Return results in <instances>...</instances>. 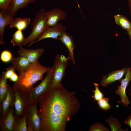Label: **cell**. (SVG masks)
<instances>
[{
  "label": "cell",
  "instance_id": "e0dca14e",
  "mask_svg": "<svg viewBox=\"0 0 131 131\" xmlns=\"http://www.w3.org/2000/svg\"><path fill=\"white\" fill-rule=\"evenodd\" d=\"M14 18L8 14L6 11L0 10V44H5L4 41L3 36L4 30L6 26L10 25L13 21Z\"/></svg>",
  "mask_w": 131,
  "mask_h": 131
},
{
  "label": "cell",
  "instance_id": "4fadbf2b",
  "mask_svg": "<svg viewBox=\"0 0 131 131\" xmlns=\"http://www.w3.org/2000/svg\"><path fill=\"white\" fill-rule=\"evenodd\" d=\"M127 68L123 67L120 70L113 71L105 76H103L100 82L102 86L106 87L107 85L117 80L121 82L123 79L124 76L127 73Z\"/></svg>",
  "mask_w": 131,
  "mask_h": 131
},
{
  "label": "cell",
  "instance_id": "484cf974",
  "mask_svg": "<svg viewBox=\"0 0 131 131\" xmlns=\"http://www.w3.org/2000/svg\"><path fill=\"white\" fill-rule=\"evenodd\" d=\"M94 84L95 89V90L92 91L93 94L92 97L94 101L97 102L103 98L104 95L99 89V84L96 83H94Z\"/></svg>",
  "mask_w": 131,
  "mask_h": 131
},
{
  "label": "cell",
  "instance_id": "52a82bcc",
  "mask_svg": "<svg viewBox=\"0 0 131 131\" xmlns=\"http://www.w3.org/2000/svg\"><path fill=\"white\" fill-rule=\"evenodd\" d=\"M37 103L28 104L26 111L27 125L30 126L34 131H40V119Z\"/></svg>",
  "mask_w": 131,
  "mask_h": 131
},
{
  "label": "cell",
  "instance_id": "d6986e66",
  "mask_svg": "<svg viewBox=\"0 0 131 131\" xmlns=\"http://www.w3.org/2000/svg\"><path fill=\"white\" fill-rule=\"evenodd\" d=\"M31 18L26 17L21 18L20 17L14 18L12 23L10 25V28H15L21 31L25 30L30 24Z\"/></svg>",
  "mask_w": 131,
  "mask_h": 131
},
{
  "label": "cell",
  "instance_id": "7402d4cb",
  "mask_svg": "<svg viewBox=\"0 0 131 131\" xmlns=\"http://www.w3.org/2000/svg\"><path fill=\"white\" fill-rule=\"evenodd\" d=\"M25 39L22 31L17 29L12 34V37L10 42L13 46L17 45L19 47L21 46H23Z\"/></svg>",
  "mask_w": 131,
  "mask_h": 131
},
{
  "label": "cell",
  "instance_id": "4316f807",
  "mask_svg": "<svg viewBox=\"0 0 131 131\" xmlns=\"http://www.w3.org/2000/svg\"><path fill=\"white\" fill-rule=\"evenodd\" d=\"M89 131H109V129L100 123H95L90 127Z\"/></svg>",
  "mask_w": 131,
  "mask_h": 131
},
{
  "label": "cell",
  "instance_id": "5bb4252c",
  "mask_svg": "<svg viewBox=\"0 0 131 131\" xmlns=\"http://www.w3.org/2000/svg\"><path fill=\"white\" fill-rule=\"evenodd\" d=\"M59 40L64 44L68 50L69 55L67 58V59L71 60L73 64L75 65L73 50L75 48V45L72 37L65 32L59 36Z\"/></svg>",
  "mask_w": 131,
  "mask_h": 131
},
{
  "label": "cell",
  "instance_id": "f1b7e54d",
  "mask_svg": "<svg viewBox=\"0 0 131 131\" xmlns=\"http://www.w3.org/2000/svg\"><path fill=\"white\" fill-rule=\"evenodd\" d=\"M13 0H0V10L7 11L8 7Z\"/></svg>",
  "mask_w": 131,
  "mask_h": 131
},
{
  "label": "cell",
  "instance_id": "8fae6325",
  "mask_svg": "<svg viewBox=\"0 0 131 131\" xmlns=\"http://www.w3.org/2000/svg\"><path fill=\"white\" fill-rule=\"evenodd\" d=\"M17 51L18 54L25 57L31 63H35L43 54L44 50L42 48L35 49H26L22 46L19 47Z\"/></svg>",
  "mask_w": 131,
  "mask_h": 131
},
{
  "label": "cell",
  "instance_id": "44dd1931",
  "mask_svg": "<svg viewBox=\"0 0 131 131\" xmlns=\"http://www.w3.org/2000/svg\"><path fill=\"white\" fill-rule=\"evenodd\" d=\"M7 79L5 76V72L3 71L0 77V104H1L5 98L8 91V84Z\"/></svg>",
  "mask_w": 131,
  "mask_h": 131
},
{
  "label": "cell",
  "instance_id": "ac0fdd59",
  "mask_svg": "<svg viewBox=\"0 0 131 131\" xmlns=\"http://www.w3.org/2000/svg\"><path fill=\"white\" fill-rule=\"evenodd\" d=\"M11 62L19 74L27 70L31 64L25 57L21 56L18 57H13Z\"/></svg>",
  "mask_w": 131,
  "mask_h": 131
},
{
  "label": "cell",
  "instance_id": "7c38bea8",
  "mask_svg": "<svg viewBox=\"0 0 131 131\" xmlns=\"http://www.w3.org/2000/svg\"><path fill=\"white\" fill-rule=\"evenodd\" d=\"M14 105H11L6 116L0 122L1 129L4 131H14L17 118L14 115Z\"/></svg>",
  "mask_w": 131,
  "mask_h": 131
},
{
  "label": "cell",
  "instance_id": "9a60e30c",
  "mask_svg": "<svg viewBox=\"0 0 131 131\" xmlns=\"http://www.w3.org/2000/svg\"><path fill=\"white\" fill-rule=\"evenodd\" d=\"M8 89L6 96L2 104V118L5 117L8 113L11 105H14L15 96L13 86L8 84Z\"/></svg>",
  "mask_w": 131,
  "mask_h": 131
},
{
  "label": "cell",
  "instance_id": "d590c367",
  "mask_svg": "<svg viewBox=\"0 0 131 131\" xmlns=\"http://www.w3.org/2000/svg\"><path fill=\"white\" fill-rule=\"evenodd\" d=\"M130 93L129 94V95L131 97V89L130 90Z\"/></svg>",
  "mask_w": 131,
  "mask_h": 131
},
{
  "label": "cell",
  "instance_id": "8992f818",
  "mask_svg": "<svg viewBox=\"0 0 131 131\" xmlns=\"http://www.w3.org/2000/svg\"><path fill=\"white\" fill-rule=\"evenodd\" d=\"M15 99L14 115L17 119L22 118L26 112L27 101L26 92L20 89L14 87Z\"/></svg>",
  "mask_w": 131,
  "mask_h": 131
},
{
  "label": "cell",
  "instance_id": "9c48e42d",
  "mask_svg": "<svg viewBox=\"0 0 131 131\" xmlns=\"http://www.w3.org/2000/svg\"><path fill=\"white\" fill-rule=\"evenodd\" d=\"M125 78L121 82V85L117 87V89L115 91L116 94L120 96V100L118 102L126 106L131 103L129 98L127 96L126 90L130 81H131V68L130 67L127 68Z\"/></svg>",
  "mask_w": 131,
  "mask_h": 131
},
{
  "label": "cell",
  "instance_id": "4dcf8cb0",
  "mask_svg": "<svg viewBox=\"0 0 131 131\" xmlns=\"http://www.w3.org/2000/svg\"><path fill=\"white\" fill-rule=\"evenodd\" d=\"M19 77V76H18L15 72L12 74L9 79L10 81L16 82L18 81Z\"/></svg>",
  "mask_w": 131,
  "mask_h": 131
},
{
  "label": "cell",
  "instance_id": "d6a6232c",
  "mask_svg": "<svg viewBox=\"0 0 131 131\" xmlns=\"http://www.w3.org/2000/svg\"><path fill=\"white\" fill-rule=\"evenodd\" d=\"M127 31L128 36L130 39L131 40V28Z\"/></svg>",
  "mask_w": 131,
  "mask_h": 131
},
{
  "label": "cell",
  "instance_id": "83f0119b",
  "mask_svg": "<svg viewBox=\"0 0 131 131\" xmlns=\"http://www.w3.org/2000/svg\"><path fill=\"white\" fill-rule=\"evenodd\" d=\"M12 57L11 53L9 51L5 50L1 52L0 59L2 62L7 63L11 61Z\"/></svg>",
  "mask_w": 131,
  "mask_h": 131
},
{
  "label": "cell",
  "instance_id": "30bf717a",
  "mask_svg": "<svg viewBox=\"0 0 131 131\" xmlns=\"http://www.w3.org/2000/svg\"><path fill=\"white\" fill-rule=\"evenodd\" d=\"M47 27L53 26L59 21L64 20L67 14L63 9L57 8H54L46 11Z\"/></svg>",
  "mask_w": 131,
  "mask_h": 131
},
{
  "label": "cell",
  "instance_id": "d4e9b609",
  "mask_svg": "<svg viewBox=\"0 0 131 131\" xmlns=\"http://www.w3.org/2000/svg\"><path fill=\"white\" fill-rule=\"evenodd\" d=\"M109 99L108 98L104 97L97 101L99 108L106 111L111 108L112 106L108 103Z\"/></svg>",
  "mask_w": 131,
  "mask_h": 131
},
{
  "label": "cell",
  "instance_id": "f546056e",
  "mask_svg": "<svg viewBox=\"0 0 131 131\" xmlns=\"http://www.w3.org/2000/svg\"><path fill=\"white\" fill-rule=\"evenodd\" d=\"M15 69L13 66H10L5 69V76L7 79H9L12 74L15 72Z\"/></svg>",
  "mask_w": 131,
  "mask_h": 131
},
{
  "label": "cell",
  "instance_id": "277c9868",
  "mask_svg": "<svg viewBox=\"0 0 131 131\" xmlns=\"http://www.w3.org/2000/svg\"><path fill=\"white\" fill-rule=\"evenodd\" d=\"M52 77L53 70L47 73L46 76L39 84L26 92L28 104L37 103L41 98L51 90Z\"/></svg>",
  "mask_w": 131,
  "mask_h": 131
},
{
  "label": "cell",
  "instance_id": "e575fe53",
  "mask_svg": "<svg viewBox=\"0 0 131 131\" xmlns=\"http://www.w3.org/2000/svg\"><path fill=\"white\" fill-rule=\"evenodd\" d=\"M129 6L130 11L131 12V0H127Z\"/></svg>",
  "mask_w": 131,
  "mask_h": 131
},
{
  "label": "cell",
  "instance_id": "cb8c5ba5",
  "mask_svg": "<svg viewBox=\"0 0 131 131\" xmlns=\"http://www.w3.org/2000/svg\"><path fill=\"white\" fill-rule=\"evenodd\" d=\"M26 116V112L22 118L17 119L14 131H27Z\"/></svg>",
  "mask_w": 131,
  "mask_h": 131
},
{
  "label": "cell",
  "instance_id": "836d02e7",
  "mask_svg": "<svg viewBox=\"0 0 131 131\" xmlns=\"http://www.w3.org/2000/svg\"><path fill=\"white\" fill-rule=\"evenodd\" d=\"M27 131H34L32 127L29 125L27 126Z\"/></svg>",
  "mask_w": 131,
  "mask_h": 131
},
{
  "label": "cell",
  "instance_id": "5b68a950",
  "mask_svg": "<svg viewBox=\"0 0 131 131\" xmlns=\"http://www.w3.org/2000/svg\"><path fill=\"white\" fill-rule=\"evenodd\" d=\"M53 77L51 84V90L62 85L63 78L65 74L68 62L67 58L64 55L57 54L54 58Z\"/></svg>",
  "mask_w": 131,
  "mask_h": 131
},
{
  "label": "cell",
  "instance_id": "3957f363",
  "mask_svg": "<svg viewBox=\"0 0 131 131\" xmlns=\"http://www.w3.org/2000/svg\"><path fill=\"white\" fill-rule=\"evenodd\" d=\"M46 11L44 8L40 9L37 13L34 20L31 23L32 32L25 38L23 46L32 43L39 38L47 28Z\"/></svg>",
  "mask_w": 131,
  "mask_h": 131
},
{
  "label": "cell",
  "instance_id": "603a6c76",
  "mask_svg": "<svg viewBox=\"0 0 131 131\" xmlns=\"http://www.w3.org/2000/svg\"><path fill=\"white\" fill-rule=\"evenodd\" d=\"M114 18L116 23L123 29L127 30L131 28V22L125 16L118 14Z\"/></svg>",
  "mask_w": 131,
  "mask_h": 131
},
{
  "label": "cell",
  "instance_id": "ffe728a7",
  "mask_svg": "<svg viewBox=\"0 0 131 131\" xmlns=\"http://www.w3.org/2000/svg\"><path fill=\"white\" fill-rule=\"evenodd\" d=\"M106 123L108 124L112 131H127L128 128L123 129L121 128V124L116 118L111 115L109 118L105 119Z\"/></svg>",
  "mask_w": 131,
  "mask_h": 131
},
{
  "label": "cell",
  "instance_id": "ba28073f",
  "mask_svg": "<svg viewBox=\"0 0 131 131\" xmlns=\"http://www.w3.org/2000/svg\"><path fill=\"white\" fill-rule=\"evenodd\" d=\"M66 29V27L62 23H57L52 26L47 27L41 37L34 41L29 44L28 47H30L35 43L46 38H51L59 40V36L65 32Z\"/></svg>",
  "mask_w": 131,
  "mask_h": 131
},
{
  "label": "cell",
  "instance_id": "1f68e13d",
  "mask_svg": "<svg viewBox=\"0 0 131 131\" xmlns=\"http://www.w3.org/2000/svg\"><path fill=\"white\" fill-rule=\"evenodd\" d=\"M124 123L129 126L131 129V113L124 121Z\"/></svg>",
  "mask_w": 131,
  "mask_h": 131
},
{
  "label": "cell",
  "instance_id": "7a4b0ae2",
  "mask_svg": "<svg viewBox=\"0 0 131 131\" xmlns=\"http://www.w3.org/2000/svg\"><path fill=\"white\" fill-rule=\"evenodd\" d=\"M52 70V67H45L38 61L32 63L27 70L19 74L18 81L15 82L13 87L26 92H28L33 88L36 82L42 79L45 73Z\"/></svg>",
  "mask_w": 131,
  "mask_h": 131
},
{
  "label": "cell",
  "instance_id": "2e32d148",
  "mask_svg": "<svg viewBox=\"0 0 131 131\" xmlns=\"http://www.w3.org/2000/svg\"><path fill=\"white\" fill-rule=\"evenodd\" d=\"M37 0H13L9 4L6 11L11 16L14 17L16 11L19 9L26 7L30 4Z\"/></svg>",
  "mask_w": 131,
  "mask_h": 131
},
{
  "label": "cell",
  "instance_id": "6da1fadb",
  "mask_svg": "<svg viewBox=\"0 0 131 131\" xmlns=\"http://www.w3.org/2000/svg\"><path fill=\"white\" fill-rule=\"evenodd\" d=\"M75 91L62 85L52 89L39 100L40 131H65L68 122L80 108Z\"/></svg>",
  "mask_w": 131,
  "mask_h": 131
}]
</instances>
